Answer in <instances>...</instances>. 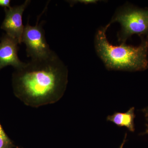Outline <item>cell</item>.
I'll use <instances>...</instances> for the list:
<instances>
[{
  "mask_svg": "<svg viewBox=\"0 0 148 148\" xmlns=\"http://www.w3.org/2000/svg\"><path fill=\"white\" fill-rule=\"evenodd\" d=\"M42 14L38 16L35 26H31L28 22L24 27L22 42L26 45L27 56L31 57V59L45 58L53 51L46 40L43 22L39 23Z\"/></svg>",
  "mask_w": 148,
  "mask_h": 148,
  "instance_id": "cell-4",
  "label": "cell"
},
{
  "mask_svg": "<svg viewBox=\"0 0 148 148\" xmlns=\"http://www.w3.org/2000/svg\"><path fill=\"white\" fill-rule=\"evenodd\" d=\"M135 118V108H130L126 112H115L107 118L108 121L112 122L119 127H126L130 132L135 130L134 119Z\"/></svg>",
  "mask_w": 148,
  "mask_h": 148,
  "instance_id": "cell-7",
  "label": "cell"
},
{
  "mask_svg": "<svg viewBox=\"0 0 148 148\" xmlns=\"http://www.w3.org/2000/svg\"><path fill=\"white\" fill-rule=\"evenodd\" d=\"M143 112L145 114V117L146 120H147V129L146 130V131L145 132L141 134V135H147L148 134V107L143 109Z\"/></svg>",
  "mask_w": 148,
  "mask_h": 148,
  "instance_id": "cell-11",
  "label": "cell"
},
{
  "mask_svg": "<svg viewBox=\"0 0 148 148\" xmlns=\"http://www.w3.org/2000/svg\"><path fill=\"white\" fill-rule=\"evenodd\" d=\"M18 42L6 34L0 39V71L8 66L19 69L25 65L18 56L19 50Z\"/></svg>",
  "mask_w": 148,
  "mask_h": 148,
  "instance_id": "cell-6",
  "label": "cell"
},
{
  "mask_svg": "<svg viewBox=\"0 0 148 148\" xmlns=\"http://www.w3.org/2000/svg\"><path fill=\"white\" fill-rule=\"evenodd\" d=\"M114 22H118L121 26V30L118 32L117 37L119 41L121 43H125L133 35L148 36V9L125 6L119 10L106 28L108 29Z\"/></svg>",
  "mask_w": 148,
  "mask_h": 148,
  "instance_id": "cell-3",
  "label": "cell"
},
{
  "mask_svg": "<svg viewBox=\"0 0 148 148\" xmlns=\"http://www.w3.org/2000/svg\"><path fill=\"white\" fill-rule=\"evenodd\" d=\"M68 71L55 52L31 59L12 74L13 92L26 106L37 108L58 102L68 82Z\"/></svg>",
  "mask_w": 148,
  "mask_h": 148,
  "instance_id": "cell-1",
  "label": "cell"
},
{
  "mask_svg": "<svg viewBox=\"0 0 148 148\" xmlns=\"http://www.w3.org/2000/svg\"><path fill=\"white\" fill-rule=\"evenodd\" d=\"M106 27L99 29L95 38L97 53L110 70L138 71L148 68V36L143 38L138 47L121 43L114 46L107 39Z\"/></svg>",
  "mask_w": 148,
  "mask_h": 148,
  "instance_id": "cell-2",
  "label": "cell"
},
{
  "mask_svg": "<svg viewBox=\"0 0 148 148\" xmlns=\"http://www.w3.org/2000/svg\"><path fill=\"white\" fill-rule=\"evenodd\" d=\"M31 3L27 0L24 3L9 8H4L5 17L1 29L5 31L6 34L16 40L19 44L22 42V38L24 27L22 16L24 10Z\"/></svg>",
  "mask_w": 148,
  "mask_h": 148,
  "instance_id": "cell-5",
  "label": "cell"
},
{
  "mask_svg": "<svg viewBox=\"0 0 148 148\" xmlns=\"http://www.w3.org/2000/svg\"><path fill=\"white\" fill-rule=\"evenodd\" d=\"M10 0H0V6L4 8H10Z\"/></svg>",
  "mask_w": 148,
  "mask_h": 148,
  "instance_id": "cell-10",
  "label": "cell"
},
{
  "mask_svg": "<svg viewBox=\"0 0 148 148\" xmlns=\"http://www.w3.org/2000/svg\"><path fill=\"white\" fill-rule=\"evenodd\" d=\"M127 133H125V135L124 139H123V143H122L120 147L119 148H123V146H124V144H125V142H126V137H127Z\"/></svg>",
  "mask_w": 148,
  "mask_h": 148,
  "instance_id": "cell-12",
  "label": "cell"
},
{
  "mask_svg": "<svg viewBox=\"0 0 148 148\" xmlns=\"http://www.w3.org/2000/svg\"><path fill=\"white\" fill-rule=\"evenodd\" d=\"M18 148L9 138L0 123V148Z\"/></svg>",
  "mask_w": 148,
  "mask_h": 148,
  "instance_id": "cell-8",
  "label": "cell"
},
{
  "mask_svg": "<svg viewBox=\"0 0 148 148\" xmlns=\"http://www.w3.org/2000/svg\"><path fill=\"white\" fill-rule=\"evenodd\" d=\"M68 1L70 3L71 5L73 6L77 3H84V4H88L95 3L97 1H93V0H77V1Z\"/></svg>",
  "mask_w": 148,
  "mask_h": 148,
  "instance_id": "cell-9",
  "label": "cell"
}]
</instances>
